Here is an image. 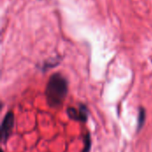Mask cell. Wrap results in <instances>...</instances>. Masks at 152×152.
<instances>
[{"mask_svg": "<svg viewBox=\"0 0 152 152\" xmlns=\"http://www.w3.org/2000/svg\"><path fill=\"white\" fill-rule=\"evenodd\" d=\"M69 92V83L61 73L53 74L46 85L45 95L47 104L52 109L60 108L64 102Z\"/></svg>", "mask_w": 152, "mask_h": 152, "instance_id": "obj_1", "label": "cell"}, {"mask_svg": "<svg viewBox=\"0 0 152 152\" xmlns=\"http://www.w3.org/2000/svg\"><path fill=\"white\" fill-rule=\"evenodd\" d=\"M14 126V115L12 111H8L1 124V130H0V139L3 143H5L9 137L12 133V129Z\"/></svg>", "mask_w": 152, "mask_h": 152, "instance_id": "obj_2", "label": "cell"}, {"mask_svg": "<svg viewBox=\"0 0 152 152\" xmlns=\"http://www.w3.org/2000/svg\"><path fill=\"white\" fill-rule=\"evenodd\" d=\"M67 114L69 118L74 121L86 123L89 117V110L86 104L79 103L77 109L74 107H69L67 109Z\"/></svg>", "mask_w": 152, "mask_h": 152, "instance_id": "obj_3", "label": "cell"}, {"mask_svg": "<svg viewBox=\"0 0 152 152\" xmlns=\"http://www.w3.org/2000/svg\"><path fill=\"white\" fill-rule=\"evenodd\" d=\"M146 120V111L144 108L139 109L138 118H137V132H140V130L143 127L144 123Z\"/></svg>", "mask_w": 152, "mask_h": 152, "instance_id": "obj_4", "label": "cell"}, {"mask_svg": "<svg viewBox=\"0 0 152 152\" xmlns=\"http://www.w3.org/2000/svg\"><path fill=\"white\" fill-rule=\"evenodd\" d=\"M92 148V139L89 133H87L84 137V148L82 152H90Z\"/></svg>", "mask_w": 152, "mask_h": 152, "instance_id": "obj_5", "label": "cell"}]
</instances>
